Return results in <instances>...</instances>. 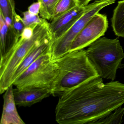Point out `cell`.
Listing matches in <instances>:
<instances>
[{"label": "cell", "instance_id": "21", "mask_svg": "<svg viewBox=\"0 0 124 124\" xmlns=\"http://www.w3.org/2000/svg\"><path fill=\"white\" fill-rule=\"evenodd\" d=\"M78 6L84 7L87 5L88 3L92 0H75Z\"/></svg>", "mask_w": 124, "mask_h": 124}, {"label": "cell", "instance_id": "17", "mask_svg": "<svg viewBox=\"0 0 124 124\" xmlns=\"http://www.w3.org/2000/svg\"><path fill=\"white\" fill-rule=\"evenodd\" d=\"M16 13L14 0H0V14L4 18L10 17L14 19Z\"/></svg>", "mask_w": 124, "mask_h": 124}, {"label": "cell", "instance_id": "1", "mask_svg": "<svg viewBox=\"0 0 124 124\" xmlns=\"http://www.w3.org/2000/svg\"><path fill=\"white\" fill-rule=\"evenodd\" d=\"M55 108L59 124H93L124 104V84L97 77L65 91Z\"/></svg>", "mask_w": 124, "mask_h": 124}, {"label": "cell", "instance_id": "9", "mask_svg": "<svg viewBox=\"0 0 124 124\" xmlns=\"http://www.w3.org/2000/svg\"><path fill=\"white\" fill-rule=\"evenodd\" d=\"M51 95V91L46 88H14V99L16 105L18 106H31Z\"/></svg>", "mask_w": 124, "mask_h": 124}, {"label": "cell", "instance_id": "3", "mask_svg": "<svg viewBox=\"0 0 124 124\" xmlns=\"http://www.w3.org/2000/svg\"><path fill=\"white\" fill-rule=\"evenodd\" d=\"M87 56L99 75L102 78L115 80L117 71L122 69L124 52L117 38H100L86 50Z\"/></svg>", "mask_w": 124, "mask_h": 124}, {"label": "cell", "instance_id": "14", "mask_svg": "<svg viewBox=\"0 0 124 124\" xmlns=\"http://www.w3.org/2000/svg\"><path fill=\"white\" fill-rule=\"evenodd\" d=\"M78 5L75 0H59L56 6L50 21L59 18Z\"/></svg>", "mask_w": 124, "mask_h": 124}, {"label": "cell", "instance_id": "7", "mask_svg": "<svg viewBox=\"0 0 124 124\" xmlns=\"http://www.w3.org/2000/svg\"><path fill=\"white\" fill-rule=\"evenodd\" d=\"M108 27L107 16L98 13L88 22L75 38L70 51L84 49L104 35Z\"/></svg>", "mask_w": 124, "mask_h": 124}, {"label": "cell", "instance_id": "15", "mask_svg": "<svg viewBox=\"0 0 124 124\" xmlns=\"http://www.w3.org/2000/svg\"><path fill=\"white\" fill-rule=\"evenodd\" d=\"M124 115V107H120L105 117L97 120L93 124H121L123 121Z\"/></svg>", "mask_w": 124, "mask_h": 124}, {"label": "cell", "instance_id": "6", "mask_svg": "<svg viewBox=\"0 0 124 124\" xmlns=\"http://www.w3.org/2000/svg\"><path fill=\"white\" fill-rule=\"evenodd\" d=\"M115 0H100L87 5L84 15L63 36L52 43L50 51L52 58L56 60L69 52L73 40L93 16L104 7L114 3Z\"/></svg>", "mask_w": 124, "mask_h": 124}, {"label": "cell", "instance_id": "11", "mask_svg": "<svg viewBox=\"0 0 124 124\" xmlns=\"http://www.w3.org/2000/svg\"><path fill=\"white\" fill-rule=\"evenodd\" d=\"M13 85H10L4 93V103L0 120L1 124H24L18 114L14 95Z\"/></svg>", "mask_w": 124, "mask_h": 124}, {"label": "cell", "instance_id": "2", "mask_svg": "<svg viewBox=\"0 0 124 124\" xmlns=\"http://www.w3.org/2000/svg\"><path fill=\"white\" fill-rule=\"evenodd\" d=\"M55 61L58 75L51 91L54 96H60L65 91L99 76L89 61L86 50L69 51Z\"/></svg>", "mask_w": 124, "mask_h": 124}, {"label": "cell", "instance_id": "12", "mask_svg": "<svg viewBox=\"0 0 124 124\" xmlns=\"http://www.w3.org/2000/svg\"><path fill=\"white\" fill-rule=\"evenodd\" d=\"M20 38L15 33L13 27L8 26L0 14V58L8 54L16 44Z\"/></svg>", "mask_w": 124, "mask_h": 124}, {"label": "cell", "instance_id": "10", "mask_svg": "<svg viewBox=\"0 0 124 124\" xmlns=\"http://www.w3.org/2000/svg\"><path fill=\"white\" fill-rule=\"evenodd\" d=\"M53 42L50 34L31 50L15 72L13 77V84L14 81L37 59L43 55L50 52Z\"/></svg>", "mask_w": 124, "mask_h": 124}, {"label": "cell", "instance_id": "8", "mask_svg": "<svg viewBox=\"0 0 124 124\" xmlns=\"http://www.w3.org/2000/svg\"><path fill=\"white\" fill-rule=\"evenodd\" d=\"M87 6H77L58 18L49 23L53 42L61 37L85 13Z\"/></svg>", "mask_w": 124, "mask_h": 124}, {"label": "cell", "instance_id": "5", "mask_svg": "<svg viewBox=\"0 0 124 124\" xmlns=\"http://www.w3.org/2000/svg\"><path fill=\"white\" fill-rule=\"evenodd\" d=\"M58 72L55 60L52 58L50 52L31 64L14 81L13 85L18 89L46 88L51 92Z\"/></svg>", "mask_w": 124, "mask_h": 124}, {"label": "cell", "instance_id": "4", "mask_svg": "<svg viewBox=\"0 0 124 124\" xmlns=\"http://www.w3.org/2000/svg\"><path fill=\"white\" fill-rule=\"evenodd\" d=\"M49 23L46 19L38 24L30 39H24L20 37L11 50L0 58V93H4L13 85L14 75L20 64L36 45L50 34Z\"/></svg>", "mask_w": 124, "mask_h": 124}, {"label": "cell", "instance_id": "16", "mask_svg": "<svg viewBox=\"0 0 124 124\" xmlns=\"http://www.w3.org/2000/svg\"><path fill=\"white\" fill-rule=\"evenodd\" d=\"M41 3L40 15L42 18L50 21L59 0H38Z\"/></svg>", "mask_w": 124, "mask_h": 124}, {"label": "cell", "instance_id": "19", "mask_svg": "<svg viewBox=\"0 0 124 124\" xmlns=\"http://www.w3.org/2000/svg\"><path fill=\"white\" fill-rule=\"evenodd\" d=\"M23 19L16 13L14 18L13 29L15 33L19 38L25 27Z\"/></svg>", "mask_w": 124, "mask_h": 124}, {"label": "cell", "instance_id": "18", "mask_svg": "<svg viewBox=\"0 0 124 124\" xmlns=\"http://www.w3.org/2000/svg\"><path fill=\"white\" fill-rule=\"evenodd\" d=\"M23 17L22 18L25 26L33 25H38L42 23L44 19L40 18L38 15H35L30 13L28 11L23 13Z\"/></svg>", "mask_w": 124, "mask_h": 124}, {"label": "cell", "instance_id": "20", "mask_svg": "<svg viewBox=\"0 0 124 124\" xmlns=\"http://www.w3.org/2000/svg\"><path fill=\"white\" fill-rule=\"evenodd\" d=\"M41 3L39 1L34 3L28 8V11L32 14L38 15L40 12Z\"/></svg>", "mask_w": 124, "mask_h": 124}, {"label": "cell", "instance_id": "13", "mask_svg": "<svg viewBox=\"0 0 124 124\" xmlns=\"http://www.w3.org/2000/svg\"><path fill=\"white\" fill-rule=\"evenodd\" d=\"M111 22L115 35L124 38V0L118 2L114 10Z\"/></svg>", "mask_w": 124, "mask_h": 124}]
</instances>
